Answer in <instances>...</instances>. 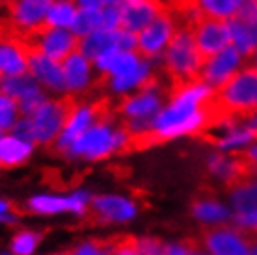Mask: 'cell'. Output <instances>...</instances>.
<instances>
[{
    "label": "cell",
    "instance_id": "f35d334b",
    "mask_svg": "<svg viewBox=\"0 0 257 255\" xmlns=\"http://www.w3.org/2000/svg\"><path fill=\"white\" fill-rule=\"evenodd\" d=\"M56 255H73V253H71V251H69V253H56Z\"/></svg>",
    "mask_w": 257,
    "mask_h": 255
},
{
    "label": "cell",
    "instance_id": "9c48e42d",
    "mask_svg": "<svg viewBox=\"0 0 257 255\" xmlns=\"http://www.w3.org/2000/svg\"><path fill=\"white\" fill-rule=\"evenodd\" d=\"M78 41L80 39L71 30L47 28V26H43L30 39H26V43H28L30 49H36L41 54H45V56H49L54 62H60V64L67 56H71L73 52L78 51Z\"/></svg>",
    "mask_w": 257,
    "mask_h": 255
},
{
    "label": "cell",
    "instance_id": "4fadbf2b",
    "mask_svg": "<svg viewBox=\"0 0 257 255\" xmlns=\"http://www.w3.org/2000/svg\"><path fill=\"white\" fill-rule=\"evenodd\" d=\"M28 73L32 75L34 80L45 91H51L56 97L65 95L64 71H62V64L60 62H54V60H51L45 54H41L36 49H30Z\"/></svg>",
    "mask_w": 257,
    "mask_h": 255
},
{
    "label": "cell",
    "instance_id": "cb8c5ba5",
    "mask_svg": "<svg viewBox=\"0 0 257 255\" xmlns=\"http://www.w3.org/2000/svg\"><path fill=\"white\" fill-rule=\"evenodd\" d=\"M47 99H49V95H47V91L41 88V86L32 88L26 95H23L19 101H17L21 117H32V115L38 112L39 106H41Z\"/></svg>",
    "mask_w": 257,
    "mask_h": 255
},
{
    "label": "cell",
    "instance_id": "8992f818",
    "mask_svg": "<svg viewBox=\"0 0 257 255\" xmlns=\"http://www.w3.org/2000/svg\"><path fill=\"white\" fill-rule=\"evenodd\" d=\"M54 0H10L4 6V23L13 34L30 39L45 26L47 13Z\"/></svg>",
    "mask_w": 257,
    "mask_h": 255
},
{
    "label": "cell",
    "instance_id": "d590c367",
    "mask_svg": "<svg viewBox=\"0 0 257 255\" xmlns=\"http://www.w3.org/2000/svg\"><path fill=\"white\" fill-rule=\"evenodd\" d=\"M251 67H255V69H257V52H255V54H253V58H251Z\"/></svg>",
    "mask_w": 257,
    "mask_h": 255
},
{
    "label": "cell",
    "instance_id": "ba28073f",
    "mask_svg": "<svg viewBox=\"0 0 257 255\" xmlns=\"http://www.w3.org/2000/svg\"><path fill=\"white\" fill-rule=\"evenodd\" d=\"M62 71H64L65 95L73 99H86L97 88V75L93 64L78 51L62 62Z\"/></svg>",
    "mask_w": 257,
    "mask_h": 255
},
{
    "label": "cell",
    "instance_id": "836d02e7",
    "mask_svg": "<svg viewBox=\"0 0 257 255\" xmlns=\"http://www.w3.org/2000/svg\"><path fill=\"white\" fill-rule=\"evenodd\" d=\"M13 212L21 214L19 209H15V205H12V203H8V201H2V199H0V214H13Z\"/></svg>",
    "mask_w": 257,
    "mask_h": 255
},
{
    "label": "cell",
    "instance_id": "d6a6232c",
    "mask_svg": "<svg viewBox=\"0 0 257 255\" xmlns=\"http://www.w3.org/2000/svg\"><path fill=\"white\" fill-rule=\"evenodd\" d=\"M164 255H192L185 244H164Z\"/></svg>",
    "mask_w": 257,
    "mask_h": 255
},
{
    "label": "cell",
    "instance_id": "60d3db41",
    "mask_svg": "<svg viewBox=\"0 0 257 255\" xmlns=\"http://www.w3.org/2000/svg\"><path fill=\"white\" fill-rule=\"evenodd\" d=\"M170 2H172V0H168V4H170Z\"/></svg>",
    "mask_w": 257,
    "mask_h": 255
},
{
    "label": "cell",
    "instance_id": "d6986e66",
    "mask_svg": "<svg viewBox=\"0 0 257 255\" xmlns=\"http://www.w3.org/2000/svg\"><path fill=\"white\" fill-rule=\"evenodd\" d=\"M78 13V6L73 0H54L47 13L45 26L47 28H64L71 30Z\"/></svg>",
    "mask_w": 257,
    "mask_h": 255
},
{
    "label": "cell",
    "instance_id": "74e56055",
    "mask_svg": "<svg viewBox=\"0 0 257 255\" xmlns=\"http://www.w3.org/2000/svg\"><path fill=\"white\" fill-rule=\"evenodd\" d=\"M8 2H10V0H0V6H6Z\"/></svg>",
    "mask_w": 257,
    "mask_h": 255
},
{
    "label": "cell",
    "instance_id": "1f68e13d",
    "mask_svg": "<svg viewBox=\"0 0 257 255\" xmlns=\"http://www.w3.org/2000/svg\"><path fill=\"white\" fill-rule=\"evenodd\" d=\"M73 255H104L103 251H101V248L97 246V242L91 238V240H88V242L80 244V246H77V248L71 251Z\"/></svg>",
    "mask_w": 257,
    "mask_h": 255
},
{
    "label": "cell",
    "instance_id": "ffe728a7",
    "mask_svg": "<svg viewBox=\"0 0 257 255\" xmlns=\"http://www.w3.org/2000/svg\"><path fill=\"white\" fill-rule=\"evenodd\" d=\"M237 214H257V179H250L229 190Z\"/></svg>",
    "mask_w": 257,
    "mask_h": 255
},
{
    "label": "cell",
    "instance_id": "44dd1931",
    "mask_svg": "<svg viewBox=\"0 0 257 255\" xmlns=\"http://www.w3.org/2000/svg\"><path fill=\"white\" fill-rule=\"evenodd\" d=\"M192 212L198 220L205 223H224L225 220H231V212L212 198L196 199L192 205Z\"/></svg>",
    "mask_w": 257,
    "mask_h": 255
},
{
    "label": "cell",
    "instance_id": "f546056e",
    "mask_svg": "<svg viewBox=\"0 0 257 255\" xmlns=\"http://www.w3.org/2000/svg\"><path fill=\"white\" fill-rule=\"evenodd\" d=\"M138 249L140 255H164V244L155 236L138 238Z\"/></svg>",
    "mask_w": 257,
    "mask_h": 255
},
{
    "label": "cell",
    "instance_id": "d4e9b609",
    "mask_svg": "<svg viewBox=\"0 0 257 255\" xmlns=\"http://www.w3.org/2000/svg\"><path fill=\"white\" fill-rule=\"evenodd\" d=\"M19 117L21 114L17 101L12 99V97L4 95V93H0V133L12 131Z\"/></svg>",
    "mask_w": 257,
    "mask_h": 255
},
{
    "label": "cell",
    "instance_id": "e0dca14e",
    "mask_svg": "<svg viewBox=\"0 0 257 255\" xmlns=\"http://www.w3.org/2000/svg\"><path fill=\"white\" fill-rule=\"evenodd\" d=\"M34 144L23 142L15 138L13 134L0 138V166L13 168L21 166L30 155H32Z\"/></svg>",
    "mask_w": 257,
    "mask_h": 255
},
{
    "label": "cell",
    "instance_id": "f1b7e54d",
    "mask_svg": "<svg viewBox=\"0 0 257 255\" xmlns=\"http://www.w3.org/2000/svg\"><path fill=\"white\" fill-rule=\"evenodd\" d=\"M235 19L242 21V23H250V25H257V0H242Z\"/></svg>",
    "mask_w": 257,
    "mask_h": 255
},
{
    "label": "cell",
    "instance_id": "7402d4cb",
    "mask_svg": "<svg viewBox=\"0 0 257 255\" xmlns=\"http://www.w3.org/2000/svg\"><path fill=\"white\" fill-rule=\"evenodd\" d=\"M99 30H103V10H78L71 32L82 39Z\"/></svg>",
    "mask_w": 257,
    "mask_h": 255
},
{
    "label": "cell",
    "instance_id": "83f0119b",
    "mask_svg": "<svg viewBox=\"0 0 257 255\" xmlns=\"http://www.w3.org/2000/svg\"><path fill=\"white\" fill-rule=\"evenodd\" d=\"M121 28V12L117 6H108L103 10V30L116 32Z\"/></svg>",
    "mask_w": 257,
    "mask_h": 255
},
{
    "label": "cell",
    "instance_id": "e575fe53",
    "mask_svg": "<svg viewBox=\"0 0 257 255\" xmlns=\"http://www.w3.org/2000/svg\"><path fill=\"white\" fill-rule=\"evenodd\" d=\"M131 2H136V0H114V6L121 8V6H125V4H131Z\"/></svg>",
    "mask_w": 257,
    "mask_h": 255
},
{
    "label": "cell",
    "instance_id": "277c9868",
    "mask_svg": "<svg viewBox=\"0 0 257 255\" xmlns=\"http://www.w3.org/2000/svg\"><path fill=\"white\" fill-rule=\"evenodd\" d=\"M75 102H77V99H73L69 95L49 97L39 106L38 112L30 117L36 144L51 147L54 142L58 140V136L64 131L65 121H67V117L71 114V110L75 106Z\"/></svg>",
    "mask_w": 257,
    "mask_h": 255
},
{
    "label": "cell",
    "instance_id": "8fae6325",
    "mask_svg": "<svg viewBox=\"0 0 257 255\" xmlns=\"http://www.w3.org/2000/svg\"><path fill=\"white\" fill-rule=\"evenodd\" d=\"M190 30H192L196 45H198V51L203 56V60L218 54L220 51H224L225 47L231 45L227 21L201 17L196 25L190 26Z\"/></svg>",
    "mask_w": 257,
    "mask_h": 255
},
{
    "label": "cell",
    "instance_id": "5bb4252c",
    "mask_svg": "<svg viewBox=\"0 0 257 255\" xmlns=\"http://www.w3.org/2000/svg\"><path fill=\"white\" fill-rule=\"evenodd\" d=\"M168 0H136L119 8L121 12V28L131 34H138L148 28L159 15L166 12Z\"/></svg>",
    "mask_w": 257,
    "mask_h": 255
},
{
    "label": "cell",
    "instance_id": "7a4b0ae2",
    "mask_svg": "<svg viewBox=\"0 0 257 255\" xmlns=\"http://www.w3.org/2000/svg\"><path fill=\"white\" fill-rule=\"evenodd\" d=\"M117 115L104 117L90 127L67 151L71 159L101 160L114 153L128 151V133L121 123H116Z\"/></svg>",
    "mask_w": 257,
    "mask_h": 255
},
{
    "label": "cell",
    "instance_id": "6da1fadb",
    "mask_svg": "<svg viewBox=\"0 0 257 255\" xmlns=\"http://www.w3.org/2000/svg\"><path fill=\"white\" fill-rule=\"evenodd\" d=\"M161 60L162 75L172 86V89L198 80L205 62L199 54L194 34L188 26H179V30L175 32L174 39L170 41Z\"/></svg>",
    "mask_w": 257,
    "mask_h": 255
},
{
    "label": "cell",
    "instance_id": "603a6c76",
    "mask_svg": "<svg viewBox=\"0 0 257 255\" xmlns=\"http://www.w3.org/2000/svg\"><path fill=\"white\" fill-rule=\"evenodd\" d=\"M39 86L30 73L21 75V77H0V93L12 97L15 101H19L21 97L26 95L32 88Z\"/></svg>",
    "mask_w": 257,
    "mask_h": 255
},
{
    "label": "cell",
    "instance_id": "7c38bea8",
    "mask_svg": "<svg viewBox=\"0 0 257 255\" xmlns=\"http://www.w3.org/2000/svg\"><path fill=\"white\" fill-rule=\"evenodd\" d=\"M136 216V205L119 196H99L91 199V207L84 214V223L99 225L110 222H127Z\"/></svg>",
    "mask_w": 257,
    "mask_h": 255
},
{
    "label": "cell",
    "instance_id": "2e32d148",
    "mask_svg": "<svg viewBox=\"0 0 257 255\" xmlns=\"http://www.w3.org/2000/svg\"><path fill=\"white\" fill-rule=\"evenodd\" d=\"M227 28H229V36H231V45L237 49L242 58L251 60L253 54L257 52V25L250 23H242L238 19L227 21Z\"/></svg>",
    "mask_w": 257,
    "mask_h": 255
},
{
    "label": "cell",
    "instance_id": "9a60e30c",
    "mask_svg": "<svg viewBox=\"0 0 257 255\" xmlns=\"http://www.w3.org/2000/svg\"><path fill=\"white\" fill-rule=\"evenodd\" d=\"M90 196L84 192H77L69 198H56V196H36L26 203V212L38 214H56V212H78L86 214Z\"/></svg>",
    "mask_w": 257,
    "mask_h": 255
},
{
    "label": "cell",
    "instance_id": "4dcf8cb0",
    "mask_svg": "<svg viewBox=\"0 0 257 255\" xmlns=\"http://www.w3.org/2000/svg\"><path fill=\"white\" fill-rule=\"evenodd\" d=\"M78 6V10H104L108 6H114V0H73Z\"/></svg>",
    "mask_w": 257,
    "mask_h": 255
},
{
    "label": "cell",
    "instance_id": "ab89813d",
    "mask_svg": "<svg viewBox=\"0 0 257 255\" xmlns=\"http://www.w3.org/2000/svg\"><path fill=\"white\" fill-rule=\"evenodd\" d=\"M253 231H255V233H257V225H255V227H253Z\"/></svg>",
    "mask_w": 257,
    "mask_h": 255
},
{
    "label": "cell",
    "instance_id": "52a82bcc",
    "mask_svg": "<svg viewBox=\"0 0 257 255\" xmlns=\"http://www.w3.org/2000/svg\"><path fill=\"white\" fill-rule=\"evenodd\" d=\"M179 17L174 12V8L170 6L148 28H144L138 34V54L146 60H153V62L162 58L170 41L174 39L175 32L179 30Z\"/></svg>",
    "mask_w": 257,
    "mask_h": 255
},
{
    "label": "cell",
    "instance_id": "5b68a950",
    "mask_svg": "<svg viewBox=\"0 0 257 255\" xmlns=\"http://www.w3.org/2000/svg\"><path fill=\"white\" fill-rule=\"evenodd\" d=\"M198 240L203 249L212 255H248L250 246L257 240L253 229H238L231 223L203 227L199 231Z\"/></svg>",
    "mask_w": 257,
    "mask_h": 255
},
{
    "label": "cell",
    "instance_id": "484cf974",
    "mask_svg": "<svg viewBox=\"0 0 257 255\" xmlns=\"http://www.w3.org/2000/svg\"><path fill=\"white\" fill-rule=\"evenodd\" d=\"M41 240V233L36 231H19L17 235L13 236L12 240V249L15 255H30L36 249V246Z\"/></svg>",
    "mask_w": 257,
    "mask_h": 255
},
{
    "label": "cell",
    "instance_id": "3957f363",
    "mask_svg": "<svg viewBox=\"0 0 257 255\" xmlns=\"http://www.w3.org/2000/svg\"><path fill=\"white\" fill-rule=\"evenodd\" d=\"M253 110H257V69L246 65L214 91L216 123L229 117L242 119Z\"/></svg>",
    "mask_w": 257,
    "mask_h": 255
},
{
    "label": "cell",
    "instance_id": "4316f807",
    "mask_svg": "<svg viewBox=\"0 0 257 255\" xmlns=\"http://www.w3.org/2000/svg\"><path fill=\"white\" fill-rule=\"evenodd\" d=\"M12 134L15 138H19L23 142H28V144H36V138H34V127L30 117H19L17 123L13 125Z\"/></svg>",
    "mask_w": 257,
    "mask_h": 255
},
{
    "label": "cell",
    "instance_id": "30bf717a",
    "mask_svg": "<svg viewBox=\"0 0 257 255\" xmlns=\"http://www.w3.org/2000/svg\"><path fill=\"white\" fill-rule=\"evenodd\" d=\"M242 64H244L242 54L233 45H229V47H225L224 51H220L218 54L207 58L203 62V67H201V73H199V80L205 82L207 86H211L216 91L242 69Z\"/></svg>",
    "mask_w": 257,
    "mask_h": 255
},
{
    "label": "cell",
    "instance_id": "ac0fdd59",
    "mask_svg": "<svg viewBox=\"0 0 257 255\" xmlns=\"http://www.w3.org/2000/svg\"><path fill=\"white\" fill-rule=\"evenodd\" d=\"M116 39H117V30L116 32H93L90 36H86L78 41V52L84 58H88L90 62H93L95 58H99L103 52L110 51V49H116Z\"/></svg>",
    "mask_w": 257,
    "mask_h": 255
},
{
    "label": "cell",
    "instance_id": "8d00e7d4",
    "mask_svg": "<svg viewBox=\"0 0 257 255\" xmlns=\"http://www.w3.org/2000/svg\"><path fill=\"white\" fill-rule=\"evenodd\" d=\"M192 255H209V253H205V249H198V251H192Z\"/></svg>",
    "mask_w": 257,
    "mask_h": 255
}]
</instances>
